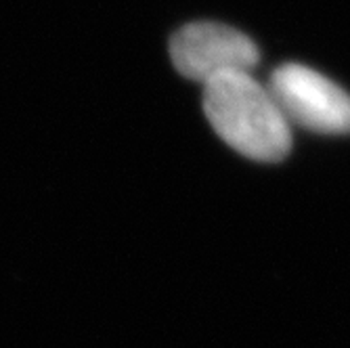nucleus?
<instances>
[{"label":"nucleus","mask_w":350,"mask_h":348,"mask_svg":"<svg viewBox=\"0 0 350 348\" xmlns=\"http://www.w3.org/2000/svg\"><path fill=\"white\" fill-rule=\"evenodd\" d=\"M269 92L288 122L319 135H350V94L300 63H285L269 80Z\"/></svg>","instance_id":"2"},{"label":"nucleus","mask_w":350,"mask_h":348,"mask_svg":"<svg viewBox=\"0 0 350 348\" xmlns=\"http://www.w3.org/2000/svg\"><path fill=\"white\" fill-rule=\"evenodd\" d=\"M170 59L178 74L206 84L229 72H252L258 66L260 53L254 40L235 27L196 21L170 38Z\"/></svg>","instance_id":"3"},{"label":"nucleus","mask_w":350,"mask_h":348,"mask_svg":"<svg viewBox=\"0 0 350 348\" xmlns=\"http://www.w3.org/2000/svg\"><path fill=\"white\" fill-rule=\"evenodd\" d=\"M204 111L216 135L256 162H279L292 149L290 122L267 86L250 72H229L204 84Z\"/></svg>","instance_id":"1"}]
</instances>
